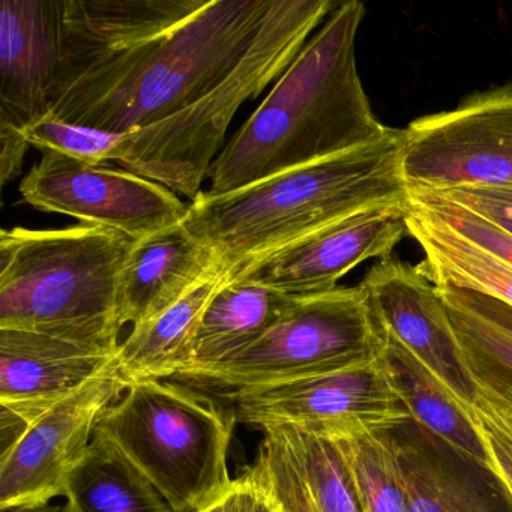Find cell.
Instances as JSON below:
<instances>
[{"mask_svg":"<svg viewBox=\"0 0 512 512\" xmlns=\"http://www.w3.org/2000/svg\"><path fill=\"white\" fill-rule=\"evenodd\" d=\"M364 4H338L281 74L259 109L218 154L209 196L233 193L278 173L383 139L356 64Z\"/></svg>","mask_w":512,"mask_h":512,"instance_id":"cell-1","label":"cell"},{"mask_svg":"<svg viewBox=\"0 0 512 512\" xmlns=\"http://www.w3.org/2000/svg\"><path fill=\"white\" fill-rule=\"evenodd\" d=\"M277 0H208L170 31L107 56L59 89L50 113L125 134L202 100L247 55Z\"/></svg>","mask_w":512,"mask_h":512,"instance_id":"cell-2","label":"cell"},{"mask_svg":"<svg viewBox=\"0 0 512 512\" xmlns=\"http://www.w3.org/2000/svg\"><path fill=\"white\" fill-rule=\"evenodd\" d=\"M403 130L223 196L200 193L182 224L232 275L323 227L370 209L407 205Z\"/></svg>","mask_w":512,"mask_h":512,"instance_id":"cell-3","label":"cell"},{"mask_svg":"<svg viewBox=\"0 0 512 512\" xmlns=\"http://www.w3.org/2000/svg\"><path fill=\"white\" fill-rule=\"evenodd\" d=\"M134 242L92 224L2 230L0 329L118 352L119 277Z\"/></svg>","mask_w":512,"mask_h":512,"instance_id":"cell-4","label":"cell"},{"mask_svg":"<svg viewBox=\"0 0 512 512\" xmlns=\"http://www.w3.org/2000/svg\"><path fill=\"white\" fill-rule=\"evenodd\" d=\"M337 7L332 0H277L247 55L217 88L158 124L125 133L110 161L193 202L233 116L280 79Z\"/></svg>","mask_w":512,"mask_h":512,"instance_id":"cell-5","label":"cell"},{"mask_svg":"<svg viewBox=\"0 0 512 512\" xmlns=\"http://www.w3.org/2000/svg\"><path fill=\"white\" fill-rule=\"evenodd\" d=\"M235 413L191 386L131 383L95 436L116 446L176 512H203L226 493Z\"/></svg>","mask_w":512,"mask_h":512,"instance_id":"cell-6","label":"cell"},{"mask_svg":"<svg viewBox=\"0 0 512 512\" xmlns=\"http://www.w3.org/2000/svg\"><path fill=\"white\" fill-rule=\"evenodd\" d=\"M383 349L385 332L364 287H337L293 296L259 340L224 361L181 371L173 379L226 392L259 388L364 367L379 361Z\"/></svg>","mask_w":512,"mask_h":512,"instance_id":"cell-7","label":"cell"},{"mask_svg":"<svg viewBox=\"0 0 512 512\" xmlns=\"http://www.w3.org/2000/svg\"><path fill=\"white\" fill-rule=\"evenodd\" d=\"M401 170L407 188L430 193L512 188V83L410 122Z\"/></svg>","mask_w":512,"mask_h":512,"instance_id":"cell-8","label":"cell"},{"mask_svg":"<svg viewBox=\"0 0 512 512\" xmlns=\"http://www.w3.org/2000/svg\"><path fill=\"white\" fill-rule=\"evenodd\" d=\"M22 199L43 212L124 233L133 241L178 226L190 205L178 194L127 169L43 154L20 184Z\"/></svg>","mask_w":512,"mask_h":512,"instance_id":"cell-9","label":"cell"},{"mask_svg":"<svg viewBox=\"0 0 512 512\" xmlns=\"http://www.w3.org/2000/svg\"><path fill=\"white\" fill-rule=\"evenodd\" d=\"M236 422L265 430L293 424L319 433L383 431L412 419L383 365L224 394Z\"/></svg>","mask_w":512,"mask_h":512,"instance_id":"cell-10","label":"cell"},{"mask_svg":"<svg viewBox=\"0 0 512 512\" xmlns=\"http://www.w3.org/2000/svg\"><path fill=\"white\" fill-rule=\"evenodd\" d=\"M128 386L115 358L40 416L22 442L0 458V511L46 505L55 497H64L71 475L88 454L98 421Z\"/></svg>","mask_w":512,"mask_h":512,"instance_id":"cell-11","label":"cell"},{"mask_svg":"<svg viewBox=\"0 0 512 512\" xmlns=\"http://www.w3.org/2000/svg\"><path fill=\"white\" fill-rule=\"evenodd\" d=\"M382 331L400 341L475 412L482 391L470 371L436 284L418 266L380 260L362 280Z\"/></svg>","mask_w":512,"mask_h":512,"instance_id":"cell-12","label":"cell"},{"mask_svg":"<svg viewBox=\"0 0 512 512\" xmlns=\"http://www.w3.org/2000/svg\"><path fill=\"white\" fill-rule=\"evenodd\" d=\"M407 206L409 202L344 218L245 265L229 280L262 284L292 296L337 289L338 281L365 260L391 257L409 235Z\"/></svg>","mask_w":512,"mask_h":512,"instance_id":"cell-13","label":"cell"},{"mask_svg":"<svg viewBox=\"0 0 512 512\" xmlns=\"http://www.w3.org/2000/svg\"><path fill=\"white\" fill-rule=\"evenodd\" d=\"M244 475L274 512H364L352 475L331 437L283 424L265 428Z\"/></svg>","mask_w":512,"mask_h":512,"instance_id":"cell-14","label":"cell"},{"mask_svg":"<svg viewBox=\"0 0 512 512\" xmlns=\"http://www.w3.org/2000/svg\"><path fill=\"white\" fill-rule=\"evenodd\" d=\"M64 40V0L0 2V121L26 128L52 110Z\"/></svg>","mask_w":512,"mask_h":512,"instance_id":"cell-15","label":"cell"},{"mask_svg":"<svg viewBox=\"0 0 512 512\" xmlns=\"http://www.w3.org/2000/svg\"><path fill=\"white\" fill-rule=\"evenodd\" d=\"M407 496V512H512L499 473L409 419L385 430Z\"/></svg>","mask_w":512,"mask_h":512,"instance_id":"cell-16","label":"cell"},{"mask_svg":"<svg viewBox=\"0 0 512 512\" xmlns=\"http://www.w3.org/2000/svg\"><path fill=\"white\" fill-rule=\"evenodd\" d=\"M115 358L52 335L0 329V406L34 424Z\"/></svg>","mask_w":512,"mask_h":512,"instance_id":"cell-17","label":"cell"},{"mask_svg":"<svg viewBox=\"0 0 512 512\" xmlns=\"http://www.w3.org/2000/svg\"><path fill=\"white\" fill-rule=\"evenodd\" d=\"M206 2L64 0L61 76L55 94L107 56L175 28L202 10Z\"/></svg>","mask_w":512,"mask_h":512,"instance_id":"cell-18","label":"cell"},{"mask_svg":"<svg viewBox=\"0 0 512 512\" xmlns=\"http://www.w3.org/2000/svg\"><path fill=\"white\" fill-rule=\"evenodd\" d=\"M220 263L182 223L134 242L119 277V325L136 326L157 316Z\"/></svg>","mask_w":512,"mask_h":512,"instance_id":"cell-19","label":"cell"},{"mask_svg":"<svg viewBox=\"0 0 512 512\" xmlns=\"http://www.w3.org/2000/svg\"><path fill=\"white\" fill-rule=\"evenodd\" d=\"M229 277V271L220 263L178 302L133 326L116 352L119 370L130 385L142 380L173 379L187 365L188 349L200 317Z\"/></svg>","mask_w":512,"mask_h":512,"instance_id":"cell-20","label":"cell"},{"mask_svg":"<svg viewBox=\"0 0 512 512\" xmlns=\"http://www.w3.org/2000/svg\"><path fill=\"white\" fill-rule=\"evenodd\" d=\"M436 287L482 395L511 409L512 307L470 290Z\"/></svg>","mask_w":512,"mask_h":512,"instance_id":"cell-21","label":"cell"},{"mask_svg":"<svg viewBox=\"0 0 512 512\" xmlns=\"http://www.w3.org/2000/svg\"><path fill=\"white\" fill-rule=\"evenodd\" d=\"M292 299L262 284L227 278L200 317L181 371L217 364L250 346L278 322Z\"/></svg>","mask_w":512,"mask_h":512,"instance_id":"cell-22","label":"cell"},{"mask_svg":"<svg viewBox=\"0 0 512 512\" xmlns=\"http://www.w3.org/2000/svg\"><path fill=\"white\" fill-rule=\"evenodd\" d=\"M382 361L413 421L457 451L493 467L473 413L430 368L386 332Z\"/></svg>","mask_w":512,"mask_h":512,"instance_id":"cell-23","label":"cell"},{"mask_svg":"<svg viewBox=\"0 0 512 512\" xmlns=\"http://www.w3.org/2000/svg\"><path fill=\"white\" fill-rule=\"evenodd\" d=\"M407 233L424 251L419 268L436 286H454L490 296L512 307V268L431 217L407 206Z\"/></svg>","mask_w":512,"mask_h":512,"instance_id":"cell-24","label":"cell"},{"mask_svg":"<svg viewBox=\"0 0 512 512\" xmlns=\"http://www.w3.org/2000/svg\"><path fill=\"white\" fill-rule=\"evenodd\" d=\"M64 497L68 512H176L113 443L95 434Z\"/></svg>","mask_w":512,"mask_h":512,"instance_id":"cell-25","label":"cell"},{"mask_svg":"<svg viewBox=\"0 0 512 512\" xmlns=\"http://www.w3.org/2000/svg\"><path fill=\"white\" fill-rule=\"evenodd\" d=\"M325 434V433H322ZM343 454L364 512H407L406 488L386 431L326 433Z\"/></svg>","mask_w":512,"mask_h":512,"instance_id":"cell-26","label":"cell"},{"mask_svg":"<svg viewBox=\"0 0 512 512\" xmlns=\"http://www.w3.org/2000/svg\"><path fill=\"white\" fill-rule=\"evenodd\" d=\"M26 142L41 154H58L88 164L109 163L124 134L71 124L49 113L23 128Z\"/></svg>","mask_w":512,"mask_h":512,"instance_id":"cell-27","label":"cell"},{"mask_svg":"<svg viewBox=\"0 0 512 512\" xmlns=\"http://www.w3.org/2000/svg\"><path fill=\"white\" fill-rule=\"evenodd\" d=\"M409 200L461 238L488 251L512 268V236L499 227L436 193L409 188Z\"/></svg>","mask_w":512,"mask_h":512,"instance_id":"cell-28","label":"cell"},{"mask_svg":"<svg viewBox=\"0 0 512 512\" xmlns=\"http://www.w3.org/2000/svg\"><path fill=\"white\" fill-rule=\"evenodd\" d=\"M473 416L490 452L493 469L512 494V418L485 397H482Z\"/></svg>","mask_w":512,"mask_h":512,"instance_id":"cell-29","label":"cell"},{"mask_svg":"<svg viewBox=\"0 0 512 512\" xmlns=\"http://www.w3.org/2000/svg\"><path fill=\"white\" fill-rule=\"evenodd\" d=\"M436 194L512 236V188H463Z\"/></svg>","mask_w":512,"mask_h":512,"instance_id":"cell-30","label":"cell"},{"mask_svg":"<svg viewBox=\"0 0 512 512\" xmlns=\"http://www.w3.org/2000/svg\"><path fill=\"white\" fill-rule=\"evenodd\" d=\"M203 512H274L253 482L242 473L233 479L223 496Z\"/></svg>","mask_w":512,"mask_h":512,"instance_id":"cell-31","label":"cell"},{"mask_svg":"<svg viewBox=\"0 0 512 512\" xmlns=\"http://www.w3.org/2000/svg\"><path fill=\"white\" fill-rule=\"evenodd\" d=\"M0 179L2 184L16 179L22 173L23 161L29 149L22 128L0 121Z\"/></svg>","mask_w":512,"mask_h":512,"instance_id":"cell-32","label":"cell"},{"mask_svg":"<svg viewBox=\"0 0 512 512\" xmlns=\"http://www.w3.org/2000/svg\"><path fill=\"white\" fill-rule=\"evenodd\" d=\"M31 425L19 413L0 406V458L7 457L22 442Z\"/></svg>","mask_w":512,"mask_h":512,"instance_id":"cell-33","label":"cell"},{"mask_svg":"<svg viewBox=\"0 0 512 512\" xmlns=\"http://www.w3.org/2000/svg\"><path fill=\"white\" fill-rule=\"evenodd\" d=\"M0 512H68L67 505H37V506H20V508H11L7 511Z\"/></svg>","mask_w":512,"mask_h":512,"instance_id":"cell-34","label":"cell"},{"mask_svg":"<svg viewBox=\"0 0 512 512\" xmlns=\"http://www.w3.org/2000/svg\"><path fill=\"white\" fill-rule=\"evenodd\" d=\"M499 409H502V407H499ZM502 410H503V412L508 413V415L511 416V418H512V407H511V409H502Z\"/></svg>","mask_w":512,"mask_h":512,"instance_id":"cell-35","label":"cell"},{"mask_svg":"<svg viewBox=\"0 0 512 512\" xmlns=\"http://www.w3.org/2000/svg\"><path fill=\"white\" fill-rule=\"evenodd\" d=\"M506 413V412H505Z\"/></svg>","mask_w":512,"mask_h":512,"instance_id":"cell-36","label":"cell"}]
</instances>
